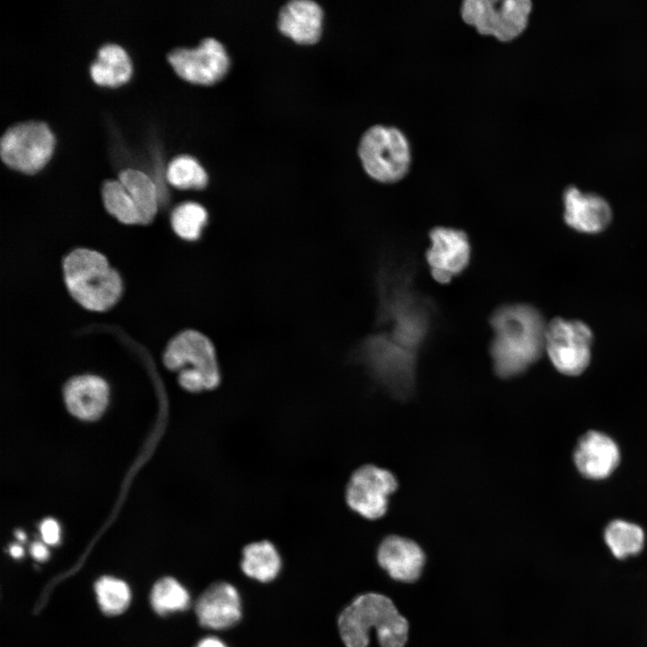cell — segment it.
Segmentation results:
<instances>
[{"instance_id":"9a60e30c","label":"cell","mask_w":647,"mask_h":647,"mask_svg":"<svg viewBox=\"0 0 647 647\" xmlns=\"http://www.w3.org/2000/svg\"><path fill=\"white\" fill-rule=\"evenodd\" d=\"M563 200L564 221L576 231L596 234L603 231L611 221V207L598 194L569 186L563 192Z\"/></svg>"},{"instance_id":"4dcf8cb0","label":"cell","mask_w":647,"mask_h":647,"mask_svg":"<svg viewBox=\"0 0 647 647\" xmlns=\"http://www.w3.org/2000/svg\"><path fill=\"white\" fill-rule=\"evenodd\" d=\"M9 552L11 555L14 558H20L23 555V549L17 545H11Z\"/></svg>"},{"instance_id":"484cf974","label":"cell","mask_w":647,"mask_h":647,"mask_svg":"<svg viewBox=\"0 0 647 647\" xmlns=\"http://www.w3.org/2000/svg\"><path fill=\"white\" fill-rule=\"evenodd\" d=\"M151 603L161 615L184 610L190 604V595L176 580L166 577L159 580L153 587Z\"/></svg>"},{"instance_id":"1f68e13d","label":"cell","mask_w":647,"mask_h":647,"mask_svg":"<svg viewBox=\"0 0 647 647\" xmlns=\"http://www.w3.org/2000/svg\"><path fill=\"white\" fill-rule=\"evenodd\" d=\"M15 535H16V537H17L19 540H22V541L25 540V535H24L23 532H22V531H17Z\"/></svg>"},{"instance_id":"83f0119b","label":"cell","mask_w":647,"mask_h":647,"mask_svg":"<svg viewBox=\"0 0 647 647\" xmlns=\"http://www.w3.org/2000/svg\"><path fill=\"white\" fill-rule=\"evenodd\" d=\"M40 533L48 545H57L59 541V527L52 518H46L40 525Z\"/></svg>"},{"instance_id":"4316f807","label":"cell","mask_w":647,"mask_h":647,"mask_svg":"<svg viewBox=\"0 0 647 647\" xmlns=\"http://www.w3.org/2000/svg\"><path fill=\"white\" fill-rule=\"evenodd\" d=\"M97 600L107 615H118L129 606L130 592L128 585L112 577H102L94 586Z\"/></svg>"},{"instance_id":"ba28073f","label":"cell","mask_w":647,"mask_h":647,"mask_svg":"<svg viewBox=\"0 0 647 647\" xmlns=\"http://www.w3.org/2000/svg\"><path fill=\"white\" fill-rule=\"evenodd\" d=\"M592 341V332L586 324L554 318L546 325L545 350L560 373L577 376L589 364Z\"/></svg>"},{"instance_id":"ac0fdd59","label":"cell","mask_w":647,"mask_h":647,"mask_svg":"<svg viewBox=\"0 0 647 647\" xmlns=\"http://www.w3.org/2000/svg\"><path fill=\"white\" fill-rule=\"evenodd\" d=\"M108 386L98 377L85 375L68 380L64 397L68 411L83 420H95L107 404Z\"/></svg>"},{"instance_id":"44dd1931","label":"cell","mask_w":647,"mask_h":647,"mask_svg":"<svg viewBox=\"0 0 647 647\" xmlns=\"http://www.w3.org/2000/svg\"><path fill=\"white\" fill-rule=\"evenodd\" d=\"M281 560L276 547L269 541L254 542L244 546L241 568L249 577L261 582L272 581L279 573Z\"/></svg>"},{"instance_id":"e0dca14e","label":"cell","mask_w":647,"mask_h":647,"mask_svg":"<svg viewBox=\"0 0 647 647\" xmlns=\"http://www.w3.org/2000/svg\"><path fill=\"white\" fill-rule=\"evenodd\" d=\"M324 12L312 0H291L279 10V30L300 44H313L322 34Z\"/></svg>"},{"instance_id":"d4e9b609","label":"cell","mask_w":647,"mask_h":647,"mask_svg":"<svg viewBox=\"0 0 647 647\" xmlns=\"http://www.w3.org/2000/svg\"><path fill=\"white\" fill-rule=\"evenodd\" d=\"M102 199L107 212L120 223L140 224L137 207L119 180H107L102 183Z\"/></svg>"},{"instance_id":"5bb4252c","label":"cell","mask_w":647,"mask_h":647,"mask_svg":"<svg viewBox=\"0 0 647 647\" xmlns=\"http://www.w3.org/2000/svg\"><path fill=\"white\" fill-rule=\"evenodd\" d=\"M573 460L581 475L591 480H602L617 467L620 451L609 436L590 430L578 440Z\"/></svg>"},{"instance_id":"52a82bcc","label":"cell","mask_w":647,"mask_h":647,"mask_svg":"<svg viewBox=\"0 0 647 647\" xmlns=\"http://www.w3.org/2000/svg\"><path fill=\"white\" fill-rule=\"evenodd\" d=\"M531 10L528 0H465L460 13L481 35L508 42L525 31Z\"/></svg>"},{"instance_id":"2e32d148","label":"cell","mask_w":647,"mask_h":647,"mask_svg":"<svg viewBox=\"0 0 647 647\" xmlns=\"http://www.w3.org/2000/svg\"><path fill=\"white\" fill-rule=\"evenodd\" d=\"M195 610L201 625L216 630L233 626L242 615L239 594L227 582L215 583L207 589L197 600Z\"/></svg>"},{"instance_id":"277c9868","label":"cell","mask_w":647,"mask_h":647,"mask_svg":"<svg viewBox=\"0 0 647 647\" xmlns=\"http://www.w3.org/2000/svg\"><path fill=\"white\" fill-rule=\"evenodd\" d=\"M62 268L68 293L84 308L105 311L120 297L121 279L101 253L75 249L65 257Z\"/></svg>"},{"instance_id":"8fae6325","label":"cell","mask_w":647,"mask_h":647,"mask_svg":"<svg viewBox=\"0 0 647 647\" xmlns=\"http://www.w3.org/2000/svg\"><path fill=\"white\" fill-rule=\"evenodd\" d=\"M167 60L182 79L196 84H213L228 72L230 58L217 39H203L194 48L180 47L167 54Z\"/></svg>"},{"instance_id":"f546056e","label":"cell","mask_w":647,"mask_h":647,"mask_svg":"<svg viewBox=\"0 0 647 647\" xmlns=\"http://www.w3.org/2000/svg\"><path fill=\"white\" fill-rule=\"evenodd\" d=\"M195 647H227L224 642L217 637H206L200 640Z\"/></svg>"},{"instance_id":"8992f818","label":"cell","mask_w":647,"mask_h":647,"mask_svg":"<svg viewBox=\"0 0 647 647\" xmlns=\"http://www.w3.org/2000/svg\"><path fill=\"white\" fill-rule=\"evenodd\" d=\"M56 139L40 120H27L9 127L0 139V156L10 168L27 174L41 170L50 160Z\"/></svg>"},{"instance_id":"7402d4cb","label":"cell","mask_w":647,"mask_h":647,"mask_svg":"<svg viewBox=\"0 0 647 647\" xmlns=\"http://www.w3.org/2000/svg\"><path fill=\"white\" fill-rule=\"evenodd\" d=\"M604 539L615 557L625 559L641 552L644 545V533L636 524L616 519L606 527Z\"/></svg>"},{"instance_id":"603a6c76","label":"cell","mask_w":647,"mask_h":647,"mask_svg":"<svg viewBox=\"0 0 647 647\" xmlns=\"http://www.w3.org/2000/svg\"><path fill=\"white\" fill-rule=\"evenodd\" d=\"M165 177L172 186L182 190H201L208 182L205 168L195 157L189 155L173 157L167 164Z\"/></svg>"},{"instance_id":"3957f363","label":"cell","mask_w":647,"mask_h":647,"mask_svg":"<svg viewBox=\"0 0 647 647\" xmlns=\"http://www.w3.org/2000/svg\"><path fill=\"white\" fill-rule=\"evenodd\" d=\"M338 626L346 647H367L371 628L381 647H404L410 629L392 599L375 592L358 596L341 613Z\"/></svg>"},{"instance_id":"4fadbf2b","label":"cell","mask_w":647,"mask_h":647,"mask_svg":"<svg viewBox=\"0 0 647 647\" xmlns=\"http://www.w3.org/2000/svg\"><path fill=\"white\" fill-rule=\"evenodd\" d=\"M377 563L394 581L414 582L421 575L426 557L421 546L412 539L390 535L377 552Z\"/></svg>"},{"instance_id":"f1b7e54d","label":"cell","mask_w":647,"mask_h":647,"mask_svg":"<svg viewBox=\"0 0 647 647\" xmlns=\"http://www.w3.org/2000/svg\"><path fill=\"white\" fill-rule=\"evenodd\" d=\"M31 554L38 561H45L49 557L47 547L40 542L33 543L31 546Z\"/></svg>"},{"instance_id":"ffe728a7","label":"cell","mask_w":647,"mask_h":647,"mask_svg":"<svg viewBox=\"0 0 647 647\" xmlns=\"http://www.w3.org/2000/svg\"><path fill=\"white\" fill-rule=\"evenodd\" d=\"M118 177L137 207L140 224L151 223L158 209L156 184L148 174L135 168L123 169Z\"/></svg>"},{"instance_id":"6da1fadb","label":"cell","mask_w":647,"mask_h":647,"mask_svg":"<svg viewBox=\"0 0 647 647\" xmlns=\"http://www.w3.org/2000/svg\"><path fill=\"white\" fill-rule=\"evenodd\" d=\"M416 266L409 257H384L375 276L376 325L358 345L354 359L394 399L415 394L417 361L439 324L436 303L415 287Z\"/></svg>"},{"instance_id":"cb8c5ba5","label":"cell","mask_w":647,"mask_h":647,"mask_svg":"<svg viewBox=\"0 0 647 647\" xmlns=\"http://www.w3.org/2000/svg\"><path fill=\"white\" fill-rule=\"evenodd\" d=\"M208 219V213L201 204L195 201H185L173 210L171 226L180 238L193 242L201 236Z\"/></svg>"},{"instance_id":"9c48e42d","label":"cell","mask_w":647,"mask_h":647,"mask_svg":"<svg viewBox=\"0 0 647 647\" xmlns=\"http://www.w3.org/2000/svg\"><path fill=\"white\" fill-rule=\"evenodd\" d=\"M164 363L170 370L195 375L206 390L215 389L221 381L214 344L196 330L182 331L168 342Z\"/></svg>"},{"instance_id":"30bf717a","label":"cell","mask_w":647,"mask_h":647,"mask_svg":"<svg viewBox=\"0 0 647 647\" xmlns=\"http://www.w3.org/2000/svg\"><path fill=\"white\" fill-rule=\"evenodd\" d=\"M398 486V480L391 471L367 464L350 475L345 490L346 503L362 518L376 520L386 514L390 496Z\"/></svg>"},{"instance_id":"d6986e66","label":"cell","mask_w":647,"mask_h":647,"mask_svg":"<svg viewBox=\"0 0 647 647\" xmlns=\"http://www.w3.org/2000/svg\"><path fill=\"white\" fill-rule=\"evenodd\" d=\"M133 67L129 53L120 45L106 43L96 53L89 67L93 81L102 86H121L127 83Z\"/></svg>"},{"instance_id":"7c38bea8","label":"cell","mask_w":647,"mask_h":647,"mask_svg":"<svg viewBox=\"0 0 647 647\" xmlns=\"http://www.w3.org/2000/svg\"><path fill=\"white\" fill-rule=\"evenodd\" d=\"M430 245L425 257L432 278L448 284L459 276L471 259V244L463 230L436 226L429 233Z\"/></svg>"},{"instance_id":"5b68a950","label":"cell","mask_w":647,"mask_h":647,"mask_svg":"<svg viewBox=\"0 0 647 647\" xmlns=\"http://www.w3.org/2000/svg\"><path fill=\"white\" fill-rule=\"evenodd\" d=\"M367 174L382 183L402 180L411 165V148L406 136L392 126L374 125L362 135L358 149Z\"/></svg>"},{"instance_id":"7a4b0ae2","label":"cell","mask_w":647,"mask_h":647,"mask_svg":"<svg viewBox=\"0 0 647 647\" xmlns=\"http://www.w3.org/2000/svg\"><path fill=\"white\" fill-rule=\"evenodd\" d=\"M493 336L490 356L494 374L510 379L525 373L545 350V331L541 313L527 304H504L490 316Z\"/></svg>"}]
</instances>
